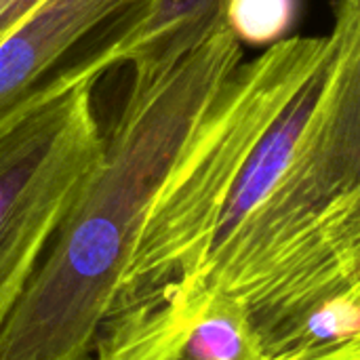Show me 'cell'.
<instances>
[{
  "instance_id": "obj_5",
  "label": "cell",
  "mask_w": 360,
  "mask_h": 360,
  "mask_svg": "<svg viewBox=\"0 0 360 360\" xmlns=\"http://www.w3.org/2000/svg\"><path fill=\"white\" fill-rule=\"evenodd\" d=\"M146 0H44L0 38V129L42 99L93 34L110 40Z\"/></svg>"
},
{
  "instance_id": "obj_7",
  "label": "cell",
  "mask_w": 360,
  "mask_h": 360,
  "mask_svg": "<svg viewBox=\"0 0 360 360\" xmlns=\"http://www.w3.org/2000/svg\"><path fill=\"white\" fill-rule=\"evenodd\" d=\"M44 0H0V38Z\"/></svg>"
},
{
  "instance_id": "obj_6",
  "label": "cell",
  "mask_w": 360,
  "mask_h": 360,
  "mask_svg": "<svg viewBox=\"0 0 360 360\" xmlns=\"http://www.w3.org/2000/svg\"><path fill=\"white\" fill-rule=\"evenodd\" d=\"M238 0H146L137 15L80 65L97 80L118 65H129L133 80H148L184 55L232 25Z\"/></svg>"
},
{
  "instance_id": "obj_4",
  "label": "cell",
  "mask_w": 360,
  "mask_h": 360,
  "mask_svg": "<svg viewBox=\"0 0 360 360\" xmlns=\"http://www.w3.org/2000/svg\"><path fill=\"white\" fill-rule=\"evenodd\" d=\"M91 360H274L236 297L175 278L112 304Z\"/></svg>"
},
{
  "instance_id": "obj_3",
  "label": "cell",
  "mask_w": 360,
  "mask_h": 360,
  "mask_svg": "<svg viewBox=\"0 0 360 360\" xmlns=\"http://www.w3.org/2000/svg\"><path fill=\"white\" fill-rule=\"evenodd\" d=\"M95 82L76 63L0 129V329L101 156Z\"/></svg>"
},
{
  "instance_id": "obj_2",
  "label": "cell",
  "mask_w": 360,
  "mask_h": 360,
  "mask_svg": "<svg viewBox=\"0 0 360 360\" xmlns=\"http://www.w3.org/2000/svg\"><path fill=\"white\" fill-rule=\"evenodd\" d=\"M245 61L234 25L148 80H131L103 150L0 329V360H91L177 150Z\"/></svg>"
},
{
  "instance_id": "obj_1",
  "label": "cell",
  "mask_w": 360,
  "mask_h": 360,
  "mask_svg": "<svg viewBox=\"0 0 360 360\" xmlns=\"http://www.w3.org/2000/svg\"><path fill=\"white\" fill-rule=\"evenodd\" d=\"M319 65L236 167L192 281L238 302L274 360L360 295V0H331Z\"/></svg>"
}]
</instances>
